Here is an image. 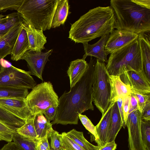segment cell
<instances>
[{"mask_svg": "<svg viewBox=\"0 0 150 150\" xmlns=\"http://www.w3.org/2000/svg\"><path fill=\"white\" fill-rule=\"evenodd\" d=\"M96 61V59L91 57L88 68L82 77L69 92H64L59 99L52 125H77L79 114L94 110L92 83Z\"/></svg>", "mask_w": 150, "mask_h": 150, "instance_id": "obj_1", "label": "cell"}, {"mask_svg": "<svg viewBox=\"0 0 150 150\" xmlns=\"http://www.w3.org/2000/svg\"><path fill=\"white\" fill-rule=\"evenodd\" d=\"M115 18L110 6H98L90 10L72 24L69 38L82 44L110 33L115 29Z\"/></svg>", "mask_w": 150, "mask_h": 150, "instance_id": "obj_2", "label": "cell"}, {"mask_svg": "<svg viewBox=\"0 0 150 150\" xmlns=\"http://www.w3.org/2000/svg\"><path fill=\"white\" fill-rule=\"evenodd\" d=\"M110 5L115 16V28L138 34L150 32V9L142 7L132 0H111Z\"/></svg>", "mask_w": 150, "mask_h": 150, "instance_id": "obj_3", "label": "cell"}, {"mask_svg": "<svg viewBox=\"0 0 150 150\" xmlns=\"http://www.w3.org/2000/svg\"><path fill=\"white\" fill-rule=\"evenodd\" d=\"M105 66L109 74L120 76L134 71L141 73L142 64L138 39L110 54Z\"/></svg>", "mask_w": 150, "mask_h": 150, "instance_id": "obj_4", "label": "cell"}, {"mask_svg": "<svg viewBox=\"0 0 150 150\" xmlns=\"http://www.w3.org/2000/svg\"><path fill=\"white\" fill-rule=\"evenodd\" d=\"M58 0H24L17 11L36 29L45 31L51 28Z\"/></svg>", "mask_w": 150, "mask_h": 150, "instance_id": "obj_5", "label": "cell"}, {"mask_svg": "<svg viewBox=\"0 0 150 150\" xmlns=\"http://www.w3.org/2000/svg\"><path fill=\"white\" fill-rule=\"evenodd\" d=\"M109 76L105 62L96 59L92 79L93 96L94 105L102 116L110 103Z\"/></svg>", "mask_w": 150, "mask_h": 150, "instance_id": "obj_6", "label": "cell"}, {"mask_svg": "<svg viewBox=\"0 0 150 150\" xmlns=\"http://www.w3.org/2000/svg\"><path fill=\"white\" fill-rule=\"evenodd\" d=\"M58 97L50 82L36 85L25 98L28 108L33 115L42 112L52 107H57Z\"/></svg>", "mask_w": 150, "mask_h": 150, "instance_id": "obj_7", "label": "cell"}, {"mask_svg": "<svg viewBox=\"0 0 150 150\" xmlns=\"http://www.w3.org/2000/svg\"><path fill=\"white\" fill-rule=\"evenodd\" d=\"M36 83L29 72L12 65L3 67L0 72V86L33 89Z\"/></svg>", "mask_w": 150, "mask_h": 150, "instance_id": "obj_8", "label": "cell"}, {"mask_svg": "<svg viewBox=\"0 0 150 150\" xmlns=\"http://www.w3.org/2000/svg\"><path fill=\"white\" fill-rule=\"evenodd\" d=\"M141 114L137 110L129 113L126 123L128 132L129 150H146L141 132Z\"/></svg>", "mask_w": 150, "mask_h": 150, "instance_id": "obj_9", "label": "cell"}, {"mask_svg": "<svg viewBox=\"0 0 150 150\" xmlns=\"http://www.w3.org/2000/svg\"><path fill=\"white\" fill-rule=\"evenodd\" d=\"M139 34L124 29H113L105 47L107 55L130 44L138 39Z\"/></svg>", "mask_w": 150, "mask_h": 150, "instance_id": "obj_10", "label": "cell"}, {"mask_svg": "<svg viewBox=\"0 0 150 150\" xmlns=\"http://www.w3.org/2000/svg\"><path fill=\"white\" fill-rule=\"evenodd\" d=\"M53 50L45 52H36L27 51L23 54L21 60L27 62L30 75H35L42 81V74L45 65L48 60L49 56L52 54Z\"/></svg>", "mask_w": 150, "mask_h": 150, "instance_id": "obj_11", "label": "cell"}, {"mask_svg": "<svg viewBox=\"0 0 150 150\" xmlns=\"http://www.w3.org/2000/svg\"><path fill=\"white\" fill-rule=\"evenodd\" d=\"M0 107L25 121L34 116L29 110L24 98H0Z\"/></svg>", "mask_w": 150, "mask_h": 150, "instance_id": "obj_12", "label": "cell"}, {"mask_svg": "<svg viewBox=\"0 0 150 150\" xmlns=\"http://www.w3.org/2000/svg\"><path fill=\"white\" fill-rule=\"evenodd\" d=\"M120 77L122 82L131 90L142 93L150 94V83L146 79L142 72L130 71L124 73Z\"/></svg>", "mask_w": 150, "mask_h": 150, "instance_id": "obj_13", "label": "cell"}, {"mask_svg": "<svg viewBox=\"0 0 150 150\" xmlns=\"http://www.w3.org/2000/svg\"><path fill=\"white\" fill-rule=\"evenodd\" d=\"M22 27L27 34L30 50L36 52H41L44 49V45L47 42L46 37L43 31L35 29L30 22L22 17Z\"/></svg>", "mask_w": 150, "mask_h": 150, "instance_id": "obj_14", "label": "cell"}, {"mask_svg": "<svg viewBox=\"0 0 150 150\" xmlns=\"http://www.w3.org/2000/svg\"><path fill=\"white\" fill-rule=\"evenodd\" d=\"M140 33L138 39L141 57L142 73L148 81L150 83V33Z\"/></svg>", "mask_w": 150, "mask_h": 150, "instance_id": "obj_15", "label": "cell"}, {"mask_svg": "<svg viewBox=\"0 0 150 150\" xmlns=\"http://www.w3.org/2000/svg\"><path fill=\"white\" fill-rule=\"evenodd\" d=\"M110 33L105 35L96 43L90 45L88 42L83 43L85 54L82 59H85L88 56L94 57L103 62H107V55L105 50L106 42Z\"/></svg>", "mask_w": 150, "mask_h": 150, "instance_id": "obj_16", "label": "cell"}, {"mask_svg": "<svg viewBox=\"0 0 150 150\" xmlns=\"http://www.w3.org/2000/svg\"><path fill=\"white\" fill-rule=\"evenodd\" d=\"M22 27V21L11 28L0 39V59L11 54Z\"/></svg>", "mask_w": 150, "mask_h": 150, "instance_id": "obj_17", "label": "cell"}, {"mask_svg": "<svg viewBox=\"0 0 150 150\" xmlns=\"http://www.w3.org/2000/svg\"><path fill=\"white\" fill-rule=\"evenodd\" d=\"M109 78L110 85V102L115 103L118 98H123L130 95L131 93V89L122 82L120 76L110 75Z\"/></svg>", "mask_w": 150, "mask_h": 150, "instance_id": "obj_18", "label": "cell"}, {"mask_svg": "<svg viewBox=\"0 0 150 150\" xmlns=\"http://www.w3.org/2000/svg\"><path fill=\"white\" fill-rule=\"evenodd\" d=\"M29 50L30 47L27 34L22 27L11 54V59L15 61L21 60L24 53Z\"/></svg>", "mask_w": 150, "mask_h": 150, "instance_id": "obj_19", "label": "cell"}, {"mask_svg": "<svg viewBox=\"0 0 150 150\" xmlns=\"http://www.w3.org/2000/svg\"><path fill=\"white\" fill-rule=\"evenodd\" d=\"M88 66V63L83 59H78L71 62L67 71L70 88L73 87L82 77Z\"/></svg>", "mask_w": 150, "mask_h": 150, "instance_id": "obj_20", "label": "cell"}, {"mask_svg": "<svg viewBox=\"0 0 150 150\" xmlns=\"http://www.w3.org/2000/svg\"><path fill=\"white\" fill-rule=\"evenodd\" d=\"M114 103L113 102H110L108 109L102 116L99 122L95 126L101 146L107 142L110 124L112 108Z\"/></svg>", "mask_w": 150, "mask_h": 150, "instance_id": "obj_21", "label": "cell"}, {"mask_svg": "<svg viewBox=\"0 0 150 150\" xmlns=\"http://www.w3.org/2000/svg\"><path fill=\"white\" fill-rule=\"evenodd\" d=\"M33 123L38 135V139L49 137L50 134L54 130L51 123L42 112L34 115Z\"/></svg>", "mask_w": 150, "mask_h": 150, "instance_id": "obj_22", "label": "cell"}, {"mask_svg": "<svg viewBox=\"0 0 150 150\" xmlns=\"http://www.w3.org/2000/svg\"><path fill=\"white\" fill-rule=\"evenodd\" d=\"M122 127V120L116 102L112 106L107 142L115 141Z\"/></svg>", "mask_w": 150, "mask_h": 150, "instance_id": "obj_23", "label": "cell"}, {"mask_svg": "<svg viewBox=\"0 0 150 150\" xmlns=\"http://www.w3.org/2000/svg\"><path fill=\"white\" fill-rule=\"evenodd\" d=\"M69 6L68 0H58L52 18L51 28L58 27L64 23L68 16Z\"/></svg>", "mask_w": 150, "mask_h": 150, "instance_id": "obj_24", "label": "cell"}, {"mask_svg": "<svg viewBox=\"0 0 150 150\" xmlns=\"http://www.w3.org/2000/svg\"><path fill=\"white\" fill-rule=\"evenodd\" d=\"M66 135L84 150H98L99 146L94 145L89 142L84 137L83 132L73 129Z\"/></svg>", "mask_w": 150, "mask_h": 150, "instance_id": "obj_25", "label": "cell"}, {"mask_svg": "<svg viewBox=\"0 0 150 150\" xmlns=\"http://www.w3.org/2000/svg\"><path fill=\"white\" fill-rule=\"evenodd\" d=\"M22 21V17L18 12L5 15L4 19L0 22V35H3Z\"/></svg>", "mask_w": 150, "mask_h": 150, "instance_id": "obj_26", "label": "cell"}, {"mask_svg": "<svg viewBox=\"0 0 150 150\" xmlns=\"http://www.w3.org/2000/svg\"><path fill=\"white\" fill-rule=\"evenodd\" d=\"M28 93L27 89L0 86V98L25 99Z\"/></svg>", "mask_w": 150, "mask_h": 150, "instance_id": "obj_27", "label": "cell"}, {"mask_svg": "<svg viewBox=\"0 0 150 150\" xmlns=\"http://www.w3.org/2000/svg\"><path fill=\"white\" fill-rule=\"evenodd\" d=\"M0 121L16 129L22 126L26 122L9 113L0 107Z\"/></svg>", "mask_w": 150, "mask_h": 150, "instance_id": "obj_28", "label": "cell"}, {"mask_svg": "<svg viewBox=\"0 0 150 150\" xmlns=\"http://www.w3.org/2000/svg\"><path fill=\"white\" fill-rule=\"evenodd\" d=\"M34 116L27 120L22 126L17 129L19 134L28 138L37 139L38 135L33 123Z\"/></svg>", "mask_w": 150, "mask_h": 150, "instance_id": "obj_29", "label": "cell"}, {"mask_svg": "<svg viewBox=\"0 0 150 150\" xmlns=\"http://www.w3.org/2000/svg\"><path fill=\"white\" fill-rule=\"evenodd\" d=\"M38 139H32L23 137L17 132L13 135V140L24 150H36Z\"/></svg>", "mask_w": 150, "mask_h": 150, "instance_id": "obj_30", "label": "cell"}, {"mask_svg": "<svg viewBox=\"0 0 150 150\" xmlns=\"http://www.w3.org/2000/svg\"><path fill=\"white\" fill-rule=\"evenodd\" d=\"M79 116V119L83 125L86 129L93 136L98 145L100 146V142L97 132L95 126L93 124L90 120L86 115L80 114Z\"/></svg>", "mask_w": 150, "mask_h": 150, "instance_id": "obj_31", "label": "cell"}, {"mask_svg": "<svg viewBox=\"0 0 150 150\" xmlns=\"http://www.w3.org/2000/svg\"><path fill=\"white\" fill-rule=\"evenodd\" d=\"M16 130L17 129L0 121V140L11 142L14 134L17 132Z\"/></svg>", "mask_w": 150, "mask_h": 150, "instance_id": "obj_32", "label": "cell"}, {"mask_svg": "<svg viewBox=\"0 0 150 150\" xmlns=\"http://www.w3.org/2000/svg\"><path fill=\"white\" fill-rule=\"evenodd\" d=\"M142 139L146 150H150V121L141 120V122Z\"/></svg>", "mask_w": 150, "mask_h": 150, "instance_id": "obj_33", "label": "cell"}, {"mask_svg": "<svg viewBox=\"0 0 150 150\" xmlns=\"http://www.w3.org/2000/svg\"><path fill=\"white\" fill-rule=\"evenodd\" d=\"M24 0H0V12L8 10L17 11Z\"/></svg>", "mask_w": 150, "mask_h": 150, "instance_id": "obj_34", "label": "cell"}, {"mask_svg": "<svg viewBox=\"0 0 150 150\" xmlns=\"http://www.w3.org/2000/svg\"><path fill=\"white\" fill-rule=\"evenodd\" d=\"M61 134L63 150H84L68 137L65 132H62Z\"/></svg>", "mask_w": 150, "mask_h": 150, "instance_id": "obj_35", "label": "cell"}, {"mask_svg": "<svg viewBox=\"0 0 150 150\" xmlns=\"http://www.w3.org/2000/svg\"><path fill=\"white\" fill-rule=\"evenodd\" d=\"M51 140L50 150H63L61 139V134L54 130L49 135Z\"/></svg>", "mask_w": 150, "mask_h": 150, "instance_id": "obj_36", "label": "cell"}, {"mask_svg": "<svg viewBox=\"0 0 150 150\" xmlns=\"http://www.w3.org/2000/svg\"><path fill=\"white\" fill-rule=\"evenodd\" d=\"M131 92L135 96L137 100V109L141 114L146 104L150 102V94H145L131 90Z\"/></svg>", "mask_w": 150, "mask_h": 150, "instance_id": "obj_37", "label": "cell"}, {"mask_svg": "<svg viewBox=\"0 0 150 150\" xmlns=\"http://www.w3.org/2000/svg\"><path fill=\"white\" fill-rule=\"evenodd\" d=\"M49 137L38 139L36 144V150H50L48 141Z\"/></svg>", "mask_w": 150, "mask_h": 150, "instance_id": "obj_38", "label": "cell"}, {"mask_svg": "<svg viewBox=\"0 0 150 150\" xmlns=\"http://www.w3.org/2000/svg\"><path fill=\"white\" fill-rule=\"evenodd\" d=\"M129 99L130 95L126 96L122 98V108L124 118L125 124L129 115Z\"/></svg>", "mask_w": 150, "mask_h": 150, "instance_id": "obj_39", "label": "cell"}, {"mask_svg": "<svg viewBox=\"0 0 150 150\" xmlns=\"http://www.w3.org/2000/svg\"><path fill=\"white\" fill-rule=\"evenodd\" d=\"M57 106L50 107L43 111L42 113L45 118L49 121L53 120L56 113Z\"/></svg>", "mask_w": 150, "mask_h": 150, "instance_id": "obj_40", "label": "cell"}, {"mask_svg": "<svg viewBox=\"0 0 150 150\" xmlns=\"http://www.w3.org/2000/svg\"><path fill=\"white\" fill-rule=\"evenodd\" d=\"M137 98L132 93L130 95L129 104V114L133 111L137 109Z\"/></svg>", "mask_w": 150, "mask_h": 150, "instance_id": "obj_41", "label": "cell"}, {"mask_svg": "<svg viewBox=\"0 0 150 150\" xmlns=\"http://www.w3.org/2000/svg\"><path fill=\"white\" fill-rule=\"evenodd\" d=\"M141 120L150 121V102L148 103L144 108L141 114Z\"/></svg>", "mask_w": 150, "mask_h": 150, "instance_id": "obj_42", "label": "cell"}, {"mask_svg": "<svg viewBox=\"0 0 150 150\" xmlns=\"http://www.w3.org/2000/svg\"><path fill=\"white\" fill-rule=\"evenodd\" d=\"M0 150H24L18 144L13 142H8L0 149Z\"/></svg>", "mask_w": 150, "mask_h": 150, "instance_id": "obj_43", "label": "cell"}, {"mask_svg": "<svg viewBox=\"0 0 150 150\" xmlns=\"http://www.w3.org/2000/svg\"><path fill=\"white\" fill-rule=\"evenodd\" d=\"M117 144L115 141L107 142L104 144L99 146L98 150H116Z\"/></svg>", "mask_w": 150, "mask_h": 150, "instance_id": "obj_44", "label": "cell"}, {"mask_svg": "<svg viewBox=\"0 0 150 150\" xmlns=\"http://www.w3.org/2000/svg\"><path fill=\"white\" fill-rule=\"evenodd\" d=\"M119 112L121 118L122 126L124 128H125L126 124L124 120L123 112L122 108V98H119L116 101Z\"/></svg>", "mask_w": 150, "mask_h": 150, "instance_id": "obj_45", "label": "cell"}, {"mask_svg": "<svg viewBox=\"0 0 150 150\" xmlns=\"http://www.w3.org/2000/svg\"><path fill=\"white\" fill-rule=\"evenodd\" d=\"M141 6L150 9V0H132Z\"/></svg>", "mask_w": 150, "mask_h": 150, "instance_id": "obj_46", "label": "cell"}, {"mask_svg": "<svg viewBox=\"0 0 150 150\" xmlns=\"http://www.w3.org/2000/svg\"><path fill=\"white\" fill-rule=\"evenodd\" d=\"M5 15H3L0 14V22L2 21L4 18Z\"/></svg>", "mask_w": 150, "mask_h": 150, "instance_id": "obj_47", "label": "cell"}, {"mask_svg": "<svg viewBox=\"0 0 150 150\" xmlns=\"http://www.w3.org/2000/svg\"><path fill=\"white\" fill-rule=\"evenodd\" d=\"M3 67V65H2V64L1 63V59H0V72L2 70Z\"/></svg>", "mask_w": 150, "mask_h": 150, "instance_id": "obj_48", "label": "cell"}, {"mask_svg": "<svg viewBox=\"0 0 150 150\" xmlns=\"http://www.w3.org/2000/svg\"><path fill=\"white\" fill-rule=\"evenodd\" d=\"M3 35H0V39L3 36Z\"/></svg>", "mask_w": 150, "mask_h": 150, "instance_id": "obj_49", "label": "cell"}]
</instances>
